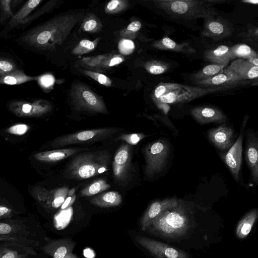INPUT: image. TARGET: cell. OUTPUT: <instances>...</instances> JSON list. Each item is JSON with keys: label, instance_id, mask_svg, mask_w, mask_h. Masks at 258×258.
Listing matches in <instances>:
<instances>
[{"label": "cell", "instance_id": "cell-1", "mask_svg": "<svg viewBox=\"0 0 258 258\" xmlns=\"http://www.w3.org/2000/svg\"><path fill=\"white\" fill-rule=\"evenodd\" d=\"M84 19V13L55 17L32 29L22 36V41L40 50L53 51L61 46L75 26Z\"/></svg>", "mask_w": 258, "mask_h": 258}, {"label": "cell", "instance_id": "cell-2", "mask_svg": "<svg viewBox=\"0 0 258 258\" xmlns=\"http://www.w3.org/2000/svg\"><path fill=\"white\" fill-rule=\"evenodd\" d=\"M229 89L223 87H199L171 83H161L155 88L153 98L157 105L184 103L208 94Z\"/></svg>", "mask_w": 258, "mask_h": 258}, {"label": "cell", "instance_id": "cell-3", "mask_svg": "<svg viewBox=\"0 0 258 258\" xmlns=\"http://www.w3.org/2000/svg\"><path fill=\"white\" fill-rule=\"evenodd\" d=\"M110 158V155L106 151L79 154L70 162L66 173L69 178L77 180L97 176L107 170Z\"/></svg>", "mask_w": 258, "mask_h": 258}, {"label": "cell", "instance_id": "cell-4", "mask_svg": "<svg viewBox=\"0 0 258 258\" xmlns=\"http://www.w3.org/2000/svg\"><path fill=\"white\" fill-rule=\"evenodd\" d=\"M155 5L172 17L192 20L216 16L217 12L211 0H160Z\"/></svg>", "mask_w": 258, "mask_h": 258}, {"label": "cell", "instance_id": "cell-5", "mask_svg": "<svg viewBox=\"0 0 258 258\" xmlns=\"http://www.w3.org/2000/svg\"><path fill=\"white\" fill-rule=\"evenodd\" d=\"M35 224L17 217L0 220V242H13L37 249L41 248Z\"/></svg>", "mask_w": 258, "mask_h": 258}, {"label": "cell", "instance_id": "cell-6", "mask_svg": "<svg viewBox=\"0 0 258 258\" xmlns=\"http://www.w3.org/2000/svg\"><path fill=\"white\" fill-rule=\"evenodd\" d=\"M150 227L162 236L178 237L186 232L188 227V219L185 211L179 203L175 207L162 213Z\"/></svg>", "mask_w": 258, "mask_h": 258}, {"label": "cell", "instance_id": "cell-7", "mask_svg": "<svg viewBox=\"0 0 258 258\" xmlns=\"http://www.w3.org/2000/svg\"><path fill=\"white\" fill-rule=\"evenodd\" d=\"M70 98L74 107L78 110L90 113L108 112L102 99L84 84L76 83L72 85Z\"/></svg>", "mask_w": 258, "mask_h": 258}, {"label": "cell", "instance_id": "cell-8", "mask_svg": "<svg viewBox=\"0 0 258 258\" xmlns=\"http://www.w3.org/2000/svg\"><path fill=\"white\" fill-rule=\"evenodd\" d=\"M170 147L165 139H160L148 145L144 150L145 173L152 177L163 170L168 161Z\"/></svg>", "mask_w": 258, "mask_h": 258}, {"label": "cell", "instance_id": "cell-9", "mask_svg": "<svg viewBox=\"0 0 258 258\" xmlns=\"http://www.w3.org/2000/svg\"><path fill=\"white\" fill-rule=\"evenodd\" d=\"M117 132L118 129L114 127L82 131L56 138L51 143V146L61 147L77 144L92 143L111 138Z\"/></svg>", "mask_w": 258, "mask_h": 258}, {"label": "cell", "instance_id": "cell-10", "mask_svg": "<svg viewBox=\"0 0 258 258\" xmlns=\"http://www.w3.org/2000/svg\"><path fill=\"white\" fill-rule=\"evenodd\" d=\"M248 116L244 118L240 129L239 136L227 153L222 155V159L230 170L234 179L238 182L242 165V144L244 128Z\"/></svg>", "mask_w": 258, "mask_h": 258}, {"label": "cell", "instance_id": "cell-11", "mask_svg": "<svg viewBox=\"0 0 258 258\" xmlns=\"http://www.w3.org/2000/svg\"><path fill=\"white\" fill-rule=\"evenodd\" d=\"M9 109L19 117H38L45 115L52 109L47 100H36L33 102L16 100L9 104Z\"/></svg>", "mask_w": 258, "mask_h": 258}, {"label": "cell", "instance_id": "cell-12", "mask_svg": "<svg viewBox=\"0 0 258 258\" xmlns=\"http://www.w3.org/2000/svg\"><path fill=\"white\" fill-rule=\"evenodd\" d=\"M69 190L67 186L47 189L42 186H36L32 189L31 192L33 198L43 207L58 208L64 202Z\"/></svg>", "mask_w": 258, "mask_h": 258}, {"label": "cell", "instance_id": "cell-13", "mask_svg": "<svg viewBox=\"0 0 258 258\" xmlns=\"http://www.w3.org/2000/svg\"><path fill=\"white\" fill-rule=\"evenodd\" d=\"M135 239L138 243L157 258H190L183 251L161 242L142 236H137Z\"/></svg>", "mask_w": 258, "mask_h": 258}, {"label": "cell", "instance_id": "cell-14", "mask_svg": "<svg viewBox=\"0 0 258 258\" xmlns=\"http://www.w3.org/2000/svg\"><path fill=\"white\" fill-rule=\"evenodd\" d=\"M245 159L250 170L252 179L258 183V138L256 133L248 128L245 133Z\"/></svg>", "mask_w": 258, "mask_h": 258}, {"label": "cell", "instance_id": "cell-15", "mask_svg": "<svg viewBox=\"0 0 258 258\" xmlns=\"http://www.w3.org/2000/svg\"><path fill=\"white\" fill-rule=\"evenodd\" d=\"M233 31L231 25L227 21L214 16L205 19L202 35L220 40L231 36Z\"/></svg>", "mask_w": 258, "mask_h": 258}, {"label": "cell", "instance_id": "cell-16", "mask_svg": "<svg viewBox=\"0 0 258 258\" xmlns=\"http://www.w3.org/2000/svg\"><path fill=\"white\" fill-rule=\"evenodd\" d=\"M132 151L127 144H122L116 151L113 163V173L115 179L124 181L127 178L131 165Z\"/></svg>", "mask_w": 258, "mask_h": 258}, {"label": "cell", "instance_id": "cell-17", "mask_svg": "<svg viewBox=\"0 0 258 258\" xmlns=\"http://www.w3.org/2000/svg\"><path fill=\"white\" fill-rule=\"evenodd\" d=\"M247 81L240 79L235 74L228 70L226 67L218 74L204 80L196 82L199 87H223L231 88L242 84Z\"/></svg>", "mask_w": 258, "mask_h": 258}, {"label": "cell", "instance_id": "cell-18", "mask_svg": "<svg viewBox=\"0 0 258 258\" xmlns=\"http://www.w3.org/2000/svg\"><path fill=\"white\" fill-rule=\"evenodd\" d=\"M207 135L209 141L223 151H228L234 143V131L225 122L209 130Z\"/></svg>", "mask_w": 258, "mask_h": 258}, {"label": "cell", "instance_id": "cell-19", "mask_svg": "<svg viewBox=\"0 0 258 258\" xmlns=\"http://www.w3.org/2000/svg\"><path fill=\"white\" fill-rule=\"evenodd\" d=\"M178 204V200L175 198L153 202L142 218L141 224L142 230L144 231L149 228L153 221L164 211L175 207Z\"/></svg>", "mask_w": 258, "mask_h": 258}, {"label": "cell", "instance_id": "cell-20", "mask_svg": "<svg viewBox=\"0 0 258 258\" xmlns=\"http://www.w3.org/2000/svg\"><path fill=\"white\" fill-rule=\"evenodd\" d=\"M190 113L194 119L200 124L225 122L226 115L219 108L212 106H199L190 109Z\"/></svg>", "mask_w": 258, "mask_h": 258}, {"label": "cell", "instance_id": "cell-21", "mask_svg": "<svg viewBox=\"0 0 258 258\" xmlns=\"http://www.w3.org/2000/svg\"><path fill=\"white\" fill-rule=\"evenodd\" d=\"M36 249L13 242H0V258H36Z\"/></svg>", "mask_w": 258, "mask_h": 258}, {"label": "cell", "instance_id": "cell-22", "mask_svg": "<svg viewBox=\"0 0 258 258\" xmlns=\"http://www.w3.org/2000/svg\"><path fill=\"white\" fill-rule=\"evenodd\" d=\"M40 248L52 258H79L73 254V245L67 240H47Z\"/></svg>", "mask_w": 258, "mask_h": 258}, {"label": "cell", "instance_id": "cell-23", "mask_svg": "<svg viewBox=\"0 0 258 258\" xmlns=\"http://www.w3.org/2000/svg\"><path fill=\"white\" fill-rule=\"evenodd\" d=\"M226 68L243 81L257 79L258 76V67L252 64L245 59L234 60Z\"/></svg>", "mask_w": 258, "mask_h": 258}, {"label": "cell", "instance_id": "cell-24", "mask_svg": "<svg viewBox=\"0 0 258 258\" xmlns=\"http://www.w3.org/2000/svg\"><path fill=\"white\" fill-rule=\"evenodd\" d=\"M87 148H68L44 151L36 153L34 158L41 162H54L68 158L83 151Z\"/></svg>", "mask_w": 258, "mask_h": 258}, {"label": "cell", "instance_id": "cell-25", "mask_svg": "<svg viewBox=\"0 0 258 258\" xmlns=\"http://www.w3.org/2000/svg\"><path fill=\"white\" fill-rule=\"evenodd\" d=\"M122 202V197L116 191L103 192L91 200V203L102 208L115 207L119 205Z\"/></svg>", "mask_w": 258, "mask_h": 258}, {"label": "cell", "instance_id": "cell-26", "mask_svg": "<svg viewBox=\"0 0 258 258\" xmlns=\"http://www.w3.org/2000/svg\"><path fill=\"white\" fill-rule=\"evenodd\" d=\"M256 209L249 211L238 222L236 228V234L238 238L243 239L247 237L257 218Z\"/></svg>", "mask_w": 258, "mask_h": 258}, {"label": "cell", "instance_id": "cell-27", "mask_svg": "<svg viewBox=\"0 0 258 258\" xmlns=\"http://www.w3.org/2000/svg\"><path fill=\"white\" fill-rule=\"evenodd\" d=\"M205 58L213 64L227 65L230 60L229 47L221 45L214 49L206 51Z\"/></svg>", "mask_w": 258, "mask_h": 258}, {"label": "cell", "instance_id": "cell-28", "mask_svg": "<svg viewBox=\"0 0 258 258\" xmlns=\"http://www.w3.org/2000/svg\"><path fill=\"white\" fill-rule=\"evenodd\" d=\"M153 46L157 49L170 50L182 53H193L194 49L187 43H177L167 36L156 41Z\"/></svg>", "mask_w": 258, "mask_h": 258}, {"label": "cell", "instance_id": "cell-29", "mask_svg": "<svg viewBox=\"0 0 258 258\" xmlns=\"http://www.w3.org/2000/svg\"><path fill=\"white\" fill-rule=\"evenodd\" d=\"M42 0H30L26 2L22 8L12 18L10 25L15 27L20 25L29 14L42 2Z\"/></svg>", "mask_w": 258, "mask_h": 258}, {"label": "cell", "instance_id": "cell-30", "mask_svg": "<svg viewBox=\"0 0 258 258\" xmlns=\"http://www.w3.org/2000/svg\"><path fill=\"white\" fill-rule=\"evenodd\" d=\"M36 80L37 77L26 75L23 71L17 69L8 74L0 76V84L19 85Z\"/></svg>", "mask_w": 258, "mask_h": 258}, {"label": "cell", "instance_id": "cell-31", "mask_svg": "<svg viewBox=\"0 0 258 258\" xmlns=\"http://www.w3.org/2000/svg\"><path fill=\"white\" fill-rule=\"evenodd\" d=\"M226 65L211 64L205 66L202 70L194 73L190 77L192 81L197 82L214 76L226 67Z\"/></svg>", "mask_w": 258, "mask_h": 258}, {"label": "cell", "instance_id": "cell-32", "mask_svg": "<svg viewBox=\"0 0 258 258\" xmlns=\"http://www.w3.org/2000/svg\"><path fill=\"white\" fill-rule=\"evenodd\" d=\"M230 60L235 58L248 59L257 56V54L250 47L245 44H238L229 47Z\"/></svg>", "mask_w": 258, "mask_h": 258}, {"label": "cell", "instance_id": "cell-33", "mask_svg": "<svg viewBox=\"0 0 258 258\" xmlns=\"http://www.w3.org/2000/svg\"><path fill=\"white\" fill-rule=\"evenodd\" d=\"M110 186L105 180L99 179L83 189L80 194L82 197H90L107 190Z\"/></svg>", "mask_w": 258, "mask_h": 258}, {"label": "cell", "instance_id": "cell-34", "mask_svg": "<svg viewBox=\"0 0 258 258\" xmlns=\"http://www.w3.org/2000/svg\"><path fill=\"white\" fill-rule=\"evenodd\" d=\"M102 28V24L98 18L93 14H89L83 19L81 26L83 31L90 33L99 31Z\"/></svg>", "mask_w": 258, "mask_h": 258}, {"label": "cell", "instance_id": "cell-35", "mask_svg": "<svg viewBox=\"0 0 258 258\" xmlns=\"http://www.w3.org/2000/svg\"><path fill=\"white\" fill-rule=\"evenodd\" d=\"M99 39L97 38L94 41L81 40L73 49L72 53L75 55H82L92 51L95 48Z\"/></svg>", "mask_w": 258, "mask_h": 258}, {"label": "cell", "instance_id": "cell-36", "mask_svg": "<svg viewBox=\"0 0 258 258\" xmlns=\"http://www.w3.org/2000/svg\"><path fill=\"white\" fill-rule=\"evenodd\" d=\"M145 68L146 71L153 75H160L165 73L169 68V64L160 60L147 62Z\"/></svg>", "mask_w": 258, "mask_h": 258}, {"label": "cell", "instance_id": "cell-37", "mask_svg": "<svg viewBox=\"0 0 258 258\" xmlns=\"http://www.w3.org/2000/svg\"><path fill=\"white\" fill-rule=\"evenodd\" d=\"M128 5L126 0H112L106 5L105 12L110 14L118 13L126 9Z\"/></svg>", "mask_w": 258, "mask_h": 258}, {"label": "cell", "instance_id": "cell-38", "mask_svg": "<svg viewBox=\"0 0 258 258\" xmlns=\"http://www.w3.org/2000/svg\"><path fill=\"white\" fill-rule=\"evenodd\" d=\"M82 72L85 75L103 86L110 87L112 85V81L110 79L103 74L89 70H84Z\"/></svg>", "mask_w": 258, "mask_h": 258}, {"label": "cell", "instance_id": "cell-39", "mask_svg": "<svg viewBox=\"0 0 258 258\" xmlns=\"http://www.w3.org/2000/svg\"><path fill=\"white\" fill-rule=\"evenodd\" d=\"M146 137V135L143 133L124 134L116 139L124 141L128 145H136Z\"/></svg>", "mask_w": 258, "mask_h": 258}, {"label": "cell", "instance_id": "cell-40", "mask_svg": "<svg viewBox=\"0 0 258 258\" xmlns=\"http://www.w3.org/2000/svg\"><path fill=\"white\" fill-rule=\"evenodd\" d=\"M119 52L123 55H129L133 53L135 49L134 42L128 39H121L118 44Z\"/></svg>", "mask_w": 258, "mask_h": 258}, {"label": "cell", "instance_id": "cell-41", "mask_svg": "<svg viewBox=\"0 0 258 258\" xmlns=\"http://www.w3.org/2000/svg\"><path fill=\"white\" fill-rule=\"evenodd\" d=\"M0 6L1 9V21H4L9 17H13L14 15L12 10V1H0Z\"/></svg>", "mask_w": 258, "mask_h": 258}, {"label": "cell", "instance_id": "cell-42", "mask_svg": "<svg viewBox=\"0 0 258 258\" xmlns=\"http://www.w3.org/2000/svg\"><path fill=\"white\" fill-rule=\"evenodd\" d=\"M40 86L45 90L51 89L55 82V79L50 74H45L37 77L36 80Z\"/></svg>", "mask_w": 258, "mask_h": 258}, {"label": "cell", "instance_id": "cell-43", "mask_svg": "<svg viewBox=\"0 0 258 258\" xmlns=\"http://www.w3.org/2000/svg\"><path fill=\"white\" fill-rule=\"evenodd\" d=\"M17 70L15 63L12 61L0 57V76L8 74Z\"/></svg>", "mask_w": 258, "mask_h": 258}, {"label": "cell", "instance_id": "cell-44", "mask_svg": "<svg viewBox=\"0 0 258 258\" xmlns=\"http://www.w3.org/2000/svg\"><path fill=\"white\" fill-rule=\"evenodd\" d=\"M19 212L12 207L4 204H0V220L16 218Z\"/></svg>", "mask_w": 258, "mask_h": 258}, {"label": "cell", "instance_id": "cell-45", "mask_svg": "<svg viewBox=\"0 0 258 258\" xmlns=\"http://www.w3.org/2000/svg\"><path fill=\"white\" fill-rule=\"evenodd\" d=\"M30 126L25 123H17L8 128L6 132L9 134L22 136L28 132Z\"/></svg>", "mask_w": 258, "mask_h": 258}, {"label": "cell", "instance_id": "cell-46", "mask_svg": "<svg viewBox=\"0 0 258 258\" xmlns=\"http://www.w3.org/2000/svg\"><path fill=\"white\" fill-rule=\"evenodd\" d=\"M56 2V1L49 2L45 6H44L41 10L37 11V13H34L33 14L29 16V17L26 18L21 25H24L27 24H29L33 21L35 19L37 18L40 15L45 13V12L47 11L50 9V8L52 7L54 5H55V3Z\"/></svg>", "mask_w": 258, "mask_h": 258}, {"label": "cell", "instance_id": "cell-47", "mask_svg": "<svg viewBox=\"0 0 258 258\" xmlns=\"http://www.w3.org/2000/svg\"><path fill=\"white\" fill-rule=\"evenodd\" d=\"M124 61V57L121 55L108 56L106 61V68L117 66Z\"/></svg>", "mask_w": 258, "mask_h": 258}, {"label": "cell", "instance_id": "cell-48", "mask_svg": "<svg viewBox=\"0 0 258 258\" xmlns=\"http://www.w3.org/2000/svg\"><path fill=\"white\" fill-rule=\"evenodd\" d=\"M258 31L256 27L249 28L247 31L244 37L246 39L251 41L257 40Z\"/></svg>", "mask_w": 258, "mask_h": 258}, {"label": "cell", "instance_id": "cell-49", "mask_svg": "<svg viewBox=\"0 0 258 258\" xmlns=\"http://www.w3.org/2000/svg\"><path fill=\"white\" fill-rule=\"evenodd\" d=\"M142 26L141 22L139 21H134L128 24L126 28V31L131 33L139 31Z\"/></svg>", "mask_w": 258, "mask_h": 258}, {"label": "cell", "instance_id": "cell-50", "mask_svg": "<svg viewBox=\"0 0 258 258\" xmlns=\"http://www.w3.org/2000/svg\"><path fill=\"white\" fill-rule=\"evenodd\" d=\"M76 198V195H74L72 196H68L65 200L64 202L61 205V209H65L68 206H70L75 201Z\"/></svg>", "mask_w": 258, "mask_h": 258}, {"label": "cell", "instance_id": "cell-51", "mask_svg": "<svg viewBox=\"0 0 258 258\" xmlns=\"http://www.w3.org/2000/svg\"><path fill=\"white\" fill-rule=\"evenodd\" d=\"M247 60L252 64L258 67L257 56L253 57Z\"/></svg>", "mask_w": 258, "mask_h": 258}, {"label": "cell", "instance_id": "cell-52", "mask_svg": "<svg viewBox=\"0 0 258 258\" xmlns=\"http://www.w3.org/2000/svg\"><path fill=\"white\" fill-rule=\"evenodd\" d=\"M242 2L253 5H257L258 4V1L257 0H246L243 1Z\"/></svg>", "mask_w": 258, "mask_h": 258}, {"label": "cell", "instance_id": "cell-53", "mask_svg": "<svg viewBox=\"0 0 258 258\" xmlns=\"http://www.w3.org/2000/svg\"><path fill=\"white\" fill-rule=\"evenodd\" d=\"M75 189L74 188H72L71 190H69L68 193V196H72L75 195Z\"/></svg>", "mask_w": 258, "mask_h": 258}]
</instances>
